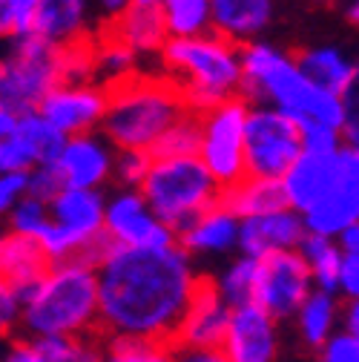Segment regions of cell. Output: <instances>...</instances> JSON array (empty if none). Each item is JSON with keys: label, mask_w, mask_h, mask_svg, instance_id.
I'll use <instances>...</instances> for the list:
<instances>
[{"label": "cell", "mask_w": 359, "mask_h": 362, "mask_svg": "<svg viewBox=\"0 0 359 362\" xmlns=\"http://www.w3.org/2000/svg\"><path fill=\"white\" fill-rule=\"evenodd\" d=\"M218 351L228 362H279V322L253 302L230 308L228 331Z\"/></svg>", "instance_id": "12"}, {"label": "cell", "mask_w": 359, "mask_h": 362, "mask_svg": "<svg viewBox=\"0 0 359 362\" xmlns=\"http://www.w3.org/2000/svg\"><path fill=\"white\" fill-rule=\"evenodd\" d=\"M345 18L353 26H359V0H348V4H345Z\"/></svg>", "instance_id": "54"}, {"label": "cell", "mask_w": 359, "mask_h": 362, "mask_svg": "<svg viewBox=\"0 0 359 362\" xmlns=\"http://www.w3.org/2000/svg\"><path fill=\"white\" fill-rule=\"evenodd\" d=\"M47 362H104V337H43L35 339Z\"/></svg>", "instance_id": "31"}, {"label": "cell", "mask_w": 359, "mask_h": 362, "mask_svg": "<svg viewBox=\"0 0 359 362\" xmlns=\"http://www.w3.org/2000/svg\"><path fill=\"white\" fill-rule=\"evenodd\" d=\"M305 233L307 230H305L302 213L285 207L276 213L239 221V250L242 256H250V259H261L276 250H296Z\"/></svg>", "instance_id": "16"}, {"label": "cell", "mask_w": 359, "mask_h": 362, "mask_svg": "<svg viewBox=\"0 0 359 362\" xmlns=\"http://www.w3.org/2000/svg\"><path fill=\"white\" fill-rule=\"evenodd\" d=\"M339 242V247H342V253H351V256H359V221L356 224H351V228L336 239Z\"/></svg>", "instance_id": "50"}, {"label": "cell", "mask_w": 359, "mask_h": 362, "mask_svg": "<svg viewBox=\"0 0 359 362\" xmlns=\"http://www.w3.org/2000/svg\"><path fill=\"white\" fill-rule=\"evenodd\" d=\"M339 101H342V112H345L342 139H345V144L359 147V64L353 66L351 81L345 83V89L339 93Z\"/></svg>", "instance_id": "39"}, {"label": "cell", "mask_w": 359, "mask_h": 362, "mask_svg": "<svg viewBox=\"0 0 359 362\" xmlns=\"http://www.w3.org/2000/svg\"><path fill=\"white\" fill-rule=\"evenodd\" d=\"M104 207L107 199L101 190L64 187L49 202V216L55 224L78 236L83 245H95L104 236Z\"/></svg>", "instance_id": "18"}, {"label": "cell", "mask_w": 359, "mask_h": 362, "mask_svg": "<svg viewBox=\"0 0 359 362\" xmlns=\"http://www.w3.org/2000/svg\"><path fill=\"white\" fill-rule=\"evenodd\" d=\"M317 362H359V339H353L348 331H336L319 351Z\"/></svg>", "instance_id": "42"}, {"label": "cell", "mask_w": 359, "mask_h": 362, "mask_svg": "<svg viewBox=\"0 0 359 362\" xmlns=\"http://www.w3.org/2000/svg\"><path fill=\"white\" fill-rule=\"evenodd\" d=\"M61 190H64V181H61L55 164H37L26 173V196H35L49 204Z\"/></svg>", "instance_id": "40"}, {"label": "cell", "mask_w": 359, "mask_h": 362, "mask_svg": "<svg viewBox=\"0 0 359 362\" xmlns=\"http://www.w3.org/2000/svg\"><path fill=\"white\" fill-rule=\"evenodd\" d=\"M49 204L47 202H40L35 196H23L12 213H9V224H12V230L15 233H23V236H37L43 228L49 224Z\"/></svg>", "instance_id": "35"}, {"label": "cell", "mask_w": 359, "mask_h": 362, "mask_svg": "<svg viewBox=\"0 0 359 362\" xmlns=\"http://www.w3.org/2000/svg\"><path fill=\"white\" fill-rule=\"evenodd\" d=\"M273 18V0H213V32L233 40L236 47L250 43Z\"/></svg>", "instance_id": "23"}, {"label": "cell", "mask_w": 359, "mask_h": 362, "mask_svg": "<svg viewBox=\"0 0 359 362\" xmlns=\"http://www.w3.org/2000/svg\"><path fill=\"white\" fill-rule=\"evenodd\" d=\"M293 320H296L299 342L317 354V351L339 331V320H342L339 296H336V293H328V291H319V288H313V291L307 293V299L299 305V310L293 313Z\"/></svg>", "instance_id": "25"}, {"label": "cell", "mask_w": 359, "mask_h": 362, "mask_svg": "<svg viewBox=\"0 0 359 362\" xmlns=\"http://www.w3.org/2000/svg\"><path fill=\"white\" fill-rule=\"evenodd\" d=\"M20 331L26 339L98 334V270L81 259L49 264L23 296Z\"/></svg>", "instance_id": "3"}, {"label": "cell", "mask_w": 359, "mask_h": 362, "mask_svg": "<svg viewBox=\"0 0 359 362\" xmlns=\"http://www.w3.org/2000/svg\"><path fill=\"white\" fill-rule=\"evenodd\" d=\"M104 233L110 242L124 247H144L164 250L175 247V230L150 210L139 190L118 187L104 207Z\"/></svg>", "instance_id": "11"}, {"label": "cell", "mask_w": 359, "mask_h": 362, "mask_svg": "<svg viewBox=\"0 0 359 362\" xmlns=\"http://www.w3.org/2000/svg\"><path fill=\"white\" fill-rule=\"evenodd\" d=\"M172 362H228L218 348H172Z\"/></svg>", "instance_id": "47"}, {"label": "cell", "mask_w": 359, "mask_h": 362, "mask_svg": "<svg viewBox=\"0 0 359 362\" xmlns=\"http://www.w3.org/2000/svg\"><path fill=\"white\" fill-rule=\"evenodd\" d=\"M302 221L305 230L313 236L339 239L351 224L359 221V185L342 178L336 187H331L317 204L302 213Z\"/></svg>", "instance_id": "21"}, {"label": "cell", "mask_w": 359, "mask_h": 362, "mask_svg": "<svg viewBox=\"0 0 359 362\" xmlns=\"http://www.w3.org/2000/svg\"><path fill=\"white\" fill-rule=\"evenodd\" d=\"M95 270L101 337H139L172 345L199 276L182 247L144 250L110 242Z\"/></svg>", "instance_id": "1"}, {"label": "cell", "mask_w": 359, "mask_h": 362, "mask_svg": "<svg viewBox=\"0 0 359 362\" xmlns=\"http://www.w3.org/2000/svg\"><path fill=\"white\" fill-rule=\"evenodd\" d=\"M107 110V93L101 83H58L37 104V115L47 118L64 139L86 135L101 127Z\"/></svg>", "instance_id": "14"}, {"label": "cell", "mask_w": 359, "mask_h": 362, "mask_svg": "<svg viewBox=\"0 0 359 362\" xmlns=\"http://www.w3.org/2000/svg\"><path fill=\"white\" fill-rule=\"evenodd\" d=\"M302 129V153H313V156H336L345 144L342 132L322 127V124H299Z\"/></svg>", "instance_id": "37"}, {"label": "cell", "mask_w": 359, "mask_h": 362, "mask_svg": "<svg viewBox=\"0 0 359 362\" xmlns=\"http://www.w3.org/2000/svg\"><path fill=\"white\" fill-rule=\"evenodd\" d=\"M0 362H47L43 354L37 351L35 339H26V337H12L6 351L0 354Z\"/></svg>", "instance_id": "45"}, {"label": "cell", "mask_w": 359, "mask_h": 362, "mask_svg": "<svg viewBox=\"0 0 359 362\" xmlns=\"http://www.w3.org/2000/svg\"><path fill=\"white\" fill-rule=\"evenodd\" d=\"M218 207H224L230 216L245 221V218H256V216H267V213L285 210L288 199H285V190H282V181L245 175L239 185L224 187L218 193Z\"/></svg>", "instance_id": "24"}, {"label": "cell", "mask_w": 359, "mask_h": 362, "mask_svg": "<svg viewBox=\"0 0 359 362\" xmlns=\"http://www.w3.org/2000/svg\"><path fill=\"white\" fill-rule=\"evenodd\" d=\"M313 291L310 270L299 250H276L256 259V285L253 305L267 310L276 322L293 320L299 305Z\"/></svg>", "instance_id": "10"}, {"label": "cell", "mask_w": 359, "mask_h": 362, "mask_svg": "<svg viewBox=\"0 0 359 362\" xmlns=\"http://www.w3.org/2000/svg\"><path fill=\"white\" fill-rule=\"evenodd\" d=\"M86 0H37L32 35L64 47V43L81 37L86 29Z\"/></svg>", "instance_id": "26"}, {"label": "cell", "mask_w": 359, "mask_h": 362, "mask_svg": "<svg viewBox=\"0 0 359 362\" xmlns=\"http://www.w3.org/2000/svg\"><path fill=\"white\" fill-rule=\"evenodd\" d=\"M342 331H348L353 339H359V299H348L342 305Z\"/></svg>", "instance_id": "49"}, {"label": "cell", "mask_w": 359, "mask_h": 362, "mask_svg": "<svg viewBox=\"0 0 359 362\" xmlns=\"http://www.w3.org/2000/svg\"><path fill=\"white\" fill-rule=\"evenodd\" d=\"M336 293H342L345 299H359V256H351V253L342 256Z\"/></svg>", "instance_id": "46"}, {"label": "cell", "mask_w": 359, "mask_h": 362, "mask_svg": "<svg viewBox=\"0 0 359 362\" xmlns=\"http://www.w3.org/2000/svg\"><path fill=\"white\" fill-rule=\"evenodd\" d=\"M129 4H132V0H101V9H104L107 18H115V15H121Z\"/></svg>", "instance_id": "53"}, {"label": "cell", "mask_w": 359, "mask_h": 362, "mask_svg": "<svg viewBox=\"0 0 359 362\" xmlns=\"http://www.w3.org/2000/svg\"><path fill=\"white\" fill-rule=\"evenodd\" d=\"M242 86L239 95L250 104H264L285 112L296 124H322L342 132V101L334 93L313 86L296 61L271 43H242Z\"/></svg>", "instance_id": "2"}, {"label": "cell", "mask_w": 359, "mask_h": 362, "mask_svg": "<svg viewBox=\"0 0 359 362\" xmlns=\"http://www.w3.org/2000/svg\"><path fill=\"white\" fill-rule=\"evenodd\" d=\"M20 139L32 147L37 164H55V158L61 156L64 150V135L47 121V118H40L37 112H26L18 118V129H15Z\"/></svg>", "instance_id": "33"}, {"label": "cell", "mask_w": 359, "mask_h": 362, "mask_svg": "<svg viewBox=\"0 0 359 362\" xmlns=\"http://www.w3.org/2000/svg\"><path fill=\"white\" fill-rule=\"evenodd\" d=\"M139 193L150 210L175 233L218 204L221 187L213 181L199 156L153 158Z\"/></svg>", "instance_id": "6"}, {"label": "cell", "mask_w": 359, "mask_h": 362, "mask_svg": "<svg viewBox=\"0 0 359 362\" xmlns=\"http://www.w3.org/2000/svg\"><path fill=\"white\" fill-rule=\"evenodd\" d=\"M107 110L101 121V135L112 150L150 153L161 132L187 107L178 86L167 75L129 72L112 83H104Z\"/></svg>", "instance_id": "4"}, {"label": "cell", "mask_w": 359, "mask_h": 362, "mask_svg": "<svg viewBox=\"0 0 359 362\" xmlns=\"http://www.w3.org/2000/svg\"><path fill=\"white\" fill-rule=\"evenodd\" d=\"M150 161L153 156L150 153H136V150H124V153H115V167H112V178L124 190H139L141 181L150 170Z\"/></svg>", "instance_id": "36"}, {"label": "cell", "mask_w": 359, "mask_h": 362, "mask_svg": "<svg viewBox=\"0 0 359 362\" xmlns=\"http://www.w3.org/2000/svg\"><path fill=\"white\" fill-rule=\"evenodd\" d=\"M230 305L216 288V276L199 274L184 316L172 334V348H218L228 331Z\"/></svg>", "instance_id": "13"}, {"label": "cell", "mask_w": 359, "mask_h": 362, "mask_svg": "<svg viewBox=\"0 0 359 362\" xmlns=\"http://www.w3.org/2000/svg\"><path fill=\"white\" fill-rule=\"evenodd\" d=\"M250 101L233 95L201 112V147L199 158L224 190L245 178V124Z\"/></svg>", "instance_id": "8"}, {"label": "cell", "mask_w": 359, "mask_h": 362, "mask_svg": "<svg viewBox=\"0 0 359 362\" xmlns=\"http://www.w3.org/2000/svg\"><path fill=\"white\" fill-rule=\"evenodd\" d=\"M132 4H161V0H132Z\"/></svg>", "instance_id": "55"}, {"label": "cell", "mask_w": 359, "mask_h": 362, "mask_svg": "<svg viewBox=\"0 0 359 362\" xmlns=\"http://www.w3.org/2000/svg\"><path fill=\"white\" fill-rule=\"evenodd\" d=\"M0 37H15L12 18H9V0H0Z\"/></svg>", "instance_id": "52"}, {"label": "cell", "mask_w": 359, "mask_h": 362, "mask_svg": "<svg viewBox=\"0 0 359 362\" xmlns=\"http://www.w3.org/2000/svg\"><path fill=\"white\" fill-rule=\"evenodd\" d=\"M302 156V129L285 112L250 104L245 124V175L282 178Z\"/></svg>", "instance_id": "9"}, {"label": "cell", "mask_w": 359, "mask_h": 362, "mask_svg": "<svg viewBox=\"0 0 359 362\" xmlns=\"http://www.w3.org/2000/svg\"><path fill=\"white\" fill-rule=\"evenodd\" d=\"M35 12H37V0H9V18H12V32H15V37L32 35Z\"/></svg>", "instance_id": "44"}, {"label": "cell", "mask_w": 359, "mask_h": 362, "mask_svg": "<svg viewBox=\"0 0 359 362\" xmlns=\"http://www.w3.org/2000/svg\"><path fill=\"white\" fill-rule=\"evenodd\" d=\"M115 153L118 150H112V144L104 135L95 132L72 135V139L64 141V150L55 158V170L64 181V187L101 190L107 181H112Z\"/></svg>", "instance_id": "15"}, {"label": "cell", "mask_w": 359, "mask_h": 362, "mask_svg": "<svg viewBox=\"0 0 359 362\" xmlns=\"http://www.w3.org/2000/svg\"><path fill=\"white\" fill-rule=\"evenodd\" d=\"M26 196V173L0 175V218L9 216L12 207Z\"/></svg>", "instance_id": "43"}, {"label": "cell", "mask_w": 359, "mask_h": 362, "mask_svg": "<svg viewBox=\"0 0 359 362\" xmlns=\"http://www.w3.org/2000/svg\"><path fill=\"white\" fill-rule=\"evenodd\" d=\"M339 173H342L345 181L359 185V147L342 144V150H339Z\"/></svg>", "instance_id": "48"}, {"label": "cell", "mask_w": 359, "mask_h": 362, "mask_svg": "<svg viewBox=\"0 0 359 362\" xmlns=\"http://www.w3.org/2000/svg\"><path fill=\"white\" fill-rule=\"evenodd\" d=\"M158 6L170 37H199L213 29V0H161Z\"/></svg>", "instance_id": "29"}, {"label": "cell", "mask_w": 359, "mask_h": 362, "mask_svg": "<svg viewBox=\"0 0 359 362\" xmlns=\"http://www.w3.org/2000/svg\"><path fill=\"white\" fill-rule=\"evenodd\" d=\"M201 147V115L193 110H184L153 144V158H182V156H199Z\"/></svg>", "instance_id": "30"}, {"label": "cell", "mask_w": 359, "mask_h": 362, "mask_svg": "<svg viewBox=\"0 0 359 362\" xmlns=\"http://www.w3.org/2000/svg\"><path fill=\"white\" fill-rule=\"evenodd\" d=\"M18 118H20V115H15L12 110L0 107V141H4V139H9V135L18 129Z\"/></svg>", "instance_id": "51"}, {"label": "cell", "mask_w": 359, "mask_h": 362, "mask_svg": "<svg viewBox=\"0 0 359 362\" xmlns=\"http://www.w3.org/2000/svg\"><path fill=\"white\" fill-rule=\"evenodd\" d=\"M175 245L182 247L190 259L193 256H216L230 253L239 247V218L230 216L224 207H213L201 213L193 224L175 233Z\"/></svg>", "instance_id": "20"}, {"label": "cell", "mask_w": 359, "mask_h": 362, "mask_svg": "<svg viewBox=\"0 0 359 362\" xmlns=\"http://www.w3.org/2000/svg\"><path fill=\"white\" fill-rule=\"evenodd\" d=\"M296 250H299V256L305 259V264L310 270L313 288L336 293V288H339V267H342V256H345L339 242L328 239V236L305 233V239L299 242Z\"/></svg>", "instance_id": "28"}, {"label": "cell", "mask_w": 359, "mask_h": 362, "mask_svg": "<svg viewBox=\"0 0 359 362\" xmlns=\"http://www.w3.org/2000/svg\"><path fill=\"white\" fill-rule=\"evenodd\" d=\"M164 75L178 86L182 101L193 112L239 95L242 86V52L233 40L213 29L199 37H170L158 52Z\"/></svg>", "instance_id": "5"}, {"label": "cell", "mask_w": 359, "mask_h": 362, "mask_svg": "<svg viewBox=\"0 0 359 362\" xmlns=\"http://www.w3.org/2000/svg\"><path fill=\"white\" fill-rule=\"evenodd\" d=\"M32 167H37V158H35L32 147L20 139L18 132H12L9 139L0 141V175H9V173H29Z\"/></svg>", "instance_id": "38"}, {"label": "cell", "mask_w": 359, "mask_h": 362, "mask_svg": "<svg viewBox=\"0 0 359 362\" xmlns=\"http://www.w3.org/2000/svg\"><path fill=\"white\" fill-rule=\"evenodd\" d=\"M296 66H299V72L313 83V86H319V89H325V93H334V95H339L342 89H345V83L351 81V75H353V61H348L339 49H334V47H317V49H305V52H299L296 58Z\"/></svg>", "instance_id": "27"}, {"label": "cell", "mask_w": 359, "mask_h": 362, "mask_svg": "<svg viewBox=\"0 0 359 362\" xmlns=\"http://www.w3.org/2000/svg\"><path fill=\"white\" fill-rule=\"evenodd\" d=\"M101 29L110 32L112 37H118L124 47H129L136 55L161 52L164 43L170 40L158 4H129L121 15L107 18L101 23Z\"/></svg>", "instance_id": "19"}, {"label": "cell", "mask_w": 359, "mask_h": 362, "mask_svg": "<svg viewBox=\"0 0 359 362\" xmlns=\"http://www.w3.org/2000/svg\"><path fill=\"white\" fill-rule=\"evenodd\" d=\"M104 362H172V345L139 337H104Z\"/></svg>", "instance_id": "32"}, {"label": "cell", "mask_w": 359, "mask_h": 362, "mask_svg": "<svg viewBox=\"0 0 359 362\" xmlns=\"http://www.w3.org/2000/svg\"><path fill=\"white\" fill-rule=\"evenodd\" d=\"M279 181H282L288 207L296 210V213H305L310 204H317L331 187H336L342 181L339 153L336 156L302 153Z\"/></svg>", "instance_id": "17"}, {"label": "cell", "mask_w": 359, "mask_h": 362, "mask_svg": "<svg viewBox=\"0 0 359 362\" xmlns=\"http://www.w3.org/2000/svg\"><path fill=\"white\" fill-rule=\"evenodd\" d=\"M61 83V47L37 35L15 40V49L0 58V107L15 115L35 112L47 93Z\"/></svg>", "instance_id": "7"}, {"label": "cell", "mask_w": 359, "mask_h": 362, "mask_svg": "<svg viewBox=\"0 0 359 362\" xmlns=\"http://www.w3.org/2000/svg\"><path fill=\"white\" fill-rule=\"evenodd\" d=\"M253 285H256V259L239 256L216 276V288L230 308L250 305L253 302Z\"/></svg>", "instance_id": "34"}, {"label": "cell", "mask_w": 359, "mask_h": 362, "mask_svg": "<svg viewBox=\"0 0 359 362\" xmlns=\"http://www.w3.org/2000/svg\"><path fill=\"white\" fill-rule=\"evenodd\" d=\"M20 328V293L0 276V339H12Z\"/></svg>", "instance_id": "41"}, {"label": "cell", "mask_w": 359, "mask_h": 362, "mask_svg": "<svg viewBox=\"0 0 359 362\" xmlns=\"http://www.w3.org/2000/svg\"><path fill=\"white\" fill-rule=\"evenodd\" d=\"M47 270H49V259L35 236H23L15 230L0 233V276L15 285V291L20 293V305L29 288Z\"/></svg>", "instance_id": "22"}, {"label": "cell", "mask_w": 359, "mask_h": 362, "mask_svg": "<svg viewBox=\"0 0 359 362\" xmlns=\"http://www.w3.org/2000/svg\"><path fill=\"white\" fill-rule=\"evenodd\" d=\"M322 4H325V0H322Z\"/></svg>", "instance_id": "56"}]
</instances>
